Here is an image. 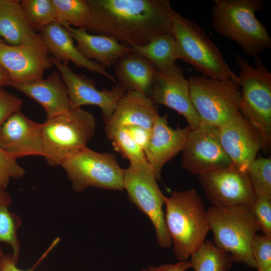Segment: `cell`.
<instances>
[{
    "instance_id": "obj_1",
    "label": "cell",
    "mask_w": 271,
    "mask_h": 271,
    "mask_svg": "<svg viewBox=\"0 0 271 271\" xmlns=\"http://www.w3.org/2000/svg\"><path fill=\"white\" fill-rule=\"evenodd\" d=\"M91 21L85 31L132 47L172 33V8L167 0H87Z\"/></svg>"
},
{
    "instance_id": "obj_2",
    "label": "cell",
    "mask_w": 271,
    "mask_h": 271,
    "mask_svg": "<svg viewBox=\"0 0 271 271\" xmlns=\"http://www.w3.org/2000/svg\"><path fill=\"white\" fill-rule=\"evenodd\" d=\"M165 219L179 261L187 260L203 244L210 230L206 209L195 189L174 191L165 197Z\"/></svg>"
},
{
    "instance_id": "obj_3",
    "label": "cell",
    "mask_w": 271,
    "mask_h": 271,
    "mask_svg": "<svg viewBox=\"0 0 271 271\" xmlns=\"http://www.w3.org/2000/svg\"><path fill=\"white\" fill-rule=\"evenodd\" d=\"M212 25L221 35L237 44L247 55L255 57L271 47V38L255 17L261 0H214Z\"/></svg>"
},
{
    "instance_id": "obj_4",
    "label": "cell",
    "mask_w": 271,
    "mask_h": 271,
    "mask_svg": "<svg viewBox=\"0 0 271 271\" xmlns=\"http://www.w3.org/2000/svg\"><path fill=\"white\" fill-rule=\"evenodd\" d=\"M206 211L214 244L229 253L234 262L256 269L251 245L260 228L251 206H211Z\"/></svg>"
},
{
    "instance_id": "obj_5",
    "label": "cell",
    "mask_w": 271,
    "mask_h": 271,
    "mask_svg": "<svg viewBox=\"0 0 271 271\" xmlns=\"http://www.w3.org/2000/svg\"><path fill=\"white\" fill-rule=\"evenodd\" d=\"M239 68L241 100L240 112L259 133L261 150L269 151L271 146V73L259 55L255 66L235 54Z\"/></svg>"
},
{
    "instance_id": "obj_6",
    "label": "cell",
    "mask_w": 271,
    "mask_h": 271,
    "mask_svg": "<svg viewBox=\"0 0 271 271\" xmlns=\"http://www.w3.org/2000/svg\"><path fill=\"white\" fill-rule=\"evenodd\" d=\"M171 18L172 34L180 49L181 60L191 64L202 75L219 80L232 79L240 85L238 75L202 28L173 9Z\"/></svg>"
},
{
    "instance_id": "obj_7",
    "label": "cell",
    "mask_w": 271,
    "mask_h": 271,
    "mask_svg": "<svg viewBox=\"0 0 271 271\" xmlns=\"http://www.w3.org/2000/svg\"><path fill=\"white\" fill-rule=\"evenodd\" d=\"M96 121L93 114L81 107L47 119L42 123L44 157L55 166L87 147L94 136Z\"/></svg>"
},
{
    "instance_id": "obj_8",
    "label": "cell",
    "mask_w": 271,
    "mask_h": 271,
    "mask_svg": "<svg viewBox=\"0 0 271 271\" xmlns=\"http://www.w3.org/2000/svg\"><path fill=\"white\" fill-rule=\"evenodd\" d=\"M190 97L201 122L218 127L240 112L239 84L203 75L188 78Z\"/></svg>"
},
{
    "instance_id": "obj_9",
    "label": "cell",
    "mask_w": 271,
    "mask_h": 271,
    "mask_svg": "<svg viewBox=\"0 0 271 271\" xmlns=\"http://www.w3.org/2000/svg\"><path fill=\"white\" fill-rule=\"evenodd\" d=\"M157 179L147 160L130 163L127 168L123 169L124 189L129 199L150 218L155 227L158 245L168 248L172 240L163 210L165 196L158 185Z\"/></svg>"
},
{
    "instance_id": "obj_10",
    "label": "cell",
    "mask_w": 271,
    "mask_h": 271,
    "mask_svg": "<svg viewBox=\"0 0 271 271\" xmlns=\"http://www.w3.org/2000/svg\"><path fill=\"white\" fill-rule=\"evenodd\" d=\"M80 193L89 186L111 190L124 189L123 169L114 154L99 153L86 147L61 164Z\"/></svg>"
},
{
    "instance_id": "obj_11",
    "label": "cell",
    "mask_w": 271,
    "mask_h": 271,
    "mask_svg": "<svg viewBox=\"0 0 271 271\" xmlns=\"http://www.w3.org/2000/svg\"><path fill=\"white\" fill-rule=\"evenodd\" d=\"M49 54L41 34L36 32L28 35L18 45L1 43L0 65L10 74V86L43 79L45 71L53 66Z\"/></svg>"
},
{
    "instance_id": "obj_12",
    "label": "cell",
    "mask_w": 271,
    "mask_h": 271,
    "mask_svg": "<svg viewBox=\"0 0 271 271\" xmlns=\"http://www.w3.org/2000/svg\"><path fill=\"white\" fill-rule=\"evenodd\" d=\"M198 179L213 206H251L256 199L246 171L240 170L232 164L226 168L199 175Z\"/></svg>"
},
{
    "instance_id": "obj_13",
    "label": "cell",
    "mask_w": 271,
    "mask_h": 271,
    "mask_svg": "<svg viewBox=\"0 0 271 271\" xmlns=\"http://www.w3.org/2000/svg\"><path fill=\"white\" fill-rule=\"evenodd\" d=\"M182 151V167L193 175L226 168L232 164L221 145L218 127L202 122L191 129Z\"/></svg>"
},
{
    "instance_id": "obj_14",
    "label": "cell",
    "mask_w": 271,
    "mask_h": 271,
    "mask_svg": "<svg viewBox=\"0 0 271 271\" xmlns=\"http://www.w3.org/2000/svg\"><path fill=\"white\" fill-rule=\"evenodd\" d=\"M51 60L67 86L71 109L84 105H94L101 109L103 120L106 123L113 114L119 100L126 92L117 82L111 89L96 88L95 83L85 75H78L68 65L51 56Z\"/></svg>"
},
{
    "instance_id": "obj_15",
    "label": "cell",
    "mask_w": 271,
    "mask_h": 271,
    "mask_svg": "<svg viewBox=\"0 0 271 271\" xmlns=\"http://www.w3.org/2000/svg\"><path fill=\"white\" fill-rule=\"evenodd\" d=\"M149 97L154 104L164 105L183 116L191 129L201 123L191 99L188 79L176 64L157 71Z\"/></svg>"
},
{
    "instance_id": "obj_16",
    "label": "cell",
    "mask_w": 271,
    "mask_h": 271,
    "mask_svg": "<svg viewBox=\"0 0 271 271\" xmlns=\"http://www.w3.org/2000/svg\"><path fill=\"white\" fill-rule=\"evenodd\" d=\"M221 145L232 163L246 171L261 150L259 133L240 112L218 127Z\"/></svg>"
},
{
    "instance_id": "obj_17",
    "label": "cell",
    "mask_w": 271,
    "mask_h": 271,
    "mask_svg": "<svg viewBox=\"0 0 271 271\" xmlns=\"http://www.w3.org/2000/svg\"><path fill=\"white\" fill-rule=\"evenodd\" d=\"M42 123L35 122L19 110L0 126V147L12 157L44 156Z\"/></svg>"
},
{
    "instance_id": "obj_18",
    "label": "cell",
    "mask_w": 271,
    "mask_h": 271,
    "mask_svg": "<svg viewBox=\"0 0 271 271\" xmlns=\"http://www.w3.org/2000/svg\"><path fill=\"white\" fill-rule=\"evenodd\" d=\"M191 129L189 125L172 128L168 124L167 114L157 117L144 153L158 179H160L163 166L183 150Z\"/></svg>"
},
{
    "instance_id": "obj_19",
    "label": "cell",
    "mask_w": 271,
    "mask_h": 271,
    "mask_svg": "<svg viewBox=\"0 0 271 271\" xmlns=\"http://www.w3.org/2000/svg\"><path fill=\"white\" fill-rule=\"evenodd\" d=\"M40 32L49 53L57 61L65 65H68L71 61L77 67L97 73L113 82H117L115 77L109 73L105 67L82 55L74 45L69 31L59 23L50 24Z\"/></svg>"
},
{
    "instance_id": "obj_20",
    "label": "cell",
    "mask_w": 271,
    "mask_h": 271,
    "mask_svg": "<svg viewBox=\"0 0 271 271\" xmlns=\"http://www.w3.org/2000/svg\"><path fill=\"white\" fill-rule=\"evenodd\" d=\"M11 87L40 104L45 110L47 119L71 110L68 89L58 71H53L47 78L40 81Z\"/></svg>"
},
{
    "instance_id": "obj_21",
    "label": "cell",
    "mask_w": 271,
    "mask_h": 271,
    "mask_svg": "<svg viewBox=\"0 0 271 271\" xmlns=\"http://www.w3.org/2000/svg\"><path fill=\"white\" fill-rule=\"evenodd\" d=\"M64 28L69 31L76 42L77 49L84 57L105 68L114 65L120 58L132 51L131 47L111 37L91 34L81 28Z\"/></svg>"
},
{
    "instance_id": "obj_22",
    "label": "cell",
    "mask_w": 271,
    "mask_h": 271,
    "mask_svg": "<svg viewBox=\"0 0 271 271\" xmlns=\"http://www.w3.org/2000/svg\"><path fill=\"white\" fill-rule=\"evenodd\" d=\"M159 115L149 97L137 91H128L119 100L105 128L135 125L152 129Z\"/></svg>"
},
{
    "instance_id": "obj_23",
    "label": "cell",
    "mask_w": 271,
    "mask_h": 271,
    "mask_svg": "<svg viewBox=\"0 0 271 271\" xmlns=\"http://www.w3.org/2000/svg\"><path fill=\"white\" fill-rule=\"evenodd\" d=\"M114 66L117 83L126 92L137 91L149 97L157 70L149 60L131 51Z\"/></svg>"
},
{
    "instance_id": "obj_24",
    "label": "cell",
    "mask_w": 271,
    "mask_h": 271,
    "mask_svg": "<svg viewBox=\"0 0 271 271\" xmlns=\"http://www.w3.org/2000/svg\"><path fill=\"white\" fill-rule=\"evenodd\" d=\"M36 30L26 17L21 1L0 0V36L10 45L21 44Z\"/></svg>"
},
{
    "instance_id": "obj_25",
    "label": "cell",
    "mask_w": 271,
    "mask_h": 271,
    "mask_svg": "<svg viewBox=\"0 0 271 271\" xmlns=\"http://www.w3.org/2000/svg\"><path fill=\"white\" fill-rule=\"evenodd\" d=\"M131 48L132 52L149 60L157 71L166 69L181 60L180 49L172 33L159 35L144 46Z\"/></svg>"
},
{
    "instance_id": "obj_26",
    "label": "cell",
    "mask_w": 271,
    "mask_h": 271,
    "mask_svg": "<svg viewBox=\"0 0 271 271\" xmlns=\"http://www.w3.org/2000/svg\"><path fill=\"white\" fill-rule=\"evenodd\" d=\"M190 257L191 268L194 271H229L234 262L229 253L210 240H205Z\"/></svg>"
},
{
    "instance_id": "obj_27",
    "label": "cell",
    "mask_w": 271,
    "mask_h": 271,
    "mask_svg": "<svg viewBox=\"0 0 271 271\" xmlns=\"http://www.w3.org/2000/svg\"><path fill=\"white\" fill-rule=\"evenodd\" d=\"M12 203L11 197L6 190H0V256L4 254L1 244L5 242L13 249V255L18 262L20 243L17 231L21 225V219L16 214L9 210Z\"/></svg>"
},
{
    "instance_id": "obj_28",
    "label": "cell",
    "mask_w": 271,
    "mask_h": 271,
    "mask_svg": "<svg viewBox=\"0 0 271 271\" xmlns=\"http://www.w3.org/2000/svg\"><path fill=\"white\" fill-rule=\"evenodd\" d=\"M57 13V22L64 27L75 26L86 30L91 19V10L87 0H53Z\"/></svg>"
},
{
    "instance_id": "obj_29",
    "label": "cell",
    "mask_w": 271,
    "mask_h": 271,
    "mask_svg": "<svg viewBox=\"0 0 271 271\" xmlns=\"http://www.w3.org/2000/svg\"><path fill=\"white\" fill-rule=\"evenodd\" d=\"M21 5L28 20L36 31L57 22L53 0H23Z\"/></svg>"
},
{
    "instance_id": "obj_30",
    "label": "cell",
    "mask_w": 271,
    "mask_h": 271,
    "mask_svg": "<svg viewBox=\"0 0 271 271\" xmlns=\"http://www.w3.org/2000/svg\"><path fill=\"white\" fill-rule=\"evenodd\" d=\"M107 138L112 141L115 150L130 163L147 160L144 151L136 143L124 126L105 128Z\"/></svg>"
},
{
    "instance_id": "obj_31",
    "label": "cell",
    "mask_w": 271,
    "mask_h": 271,
    "mask_svg": "<svg viewBox=\"0 0 271 271\" xmlns=\"http://www.w3.org/2000/svg\"><path fill=\"white\" fill-rule=\"evenodd\" d=\"M256 197H271V157L255 159L246 170Z\"/></svg>"
},
{
    "instance_id": "obj_32",
    "label": "cell",
    "mask_w": 271,
    "mask_h": 271,
    "mask_svg": "<svg viewBox=\"0 0 271 271\" xmlns=\"http://www.w3.org/2000/svg\"><path fill=\"white\" fill-rule=\"evenodd\" d=\"M251 251L258 271H271V236L256 234Z\"/></svg>"
},
{
    "instance_id": "obj_33",
    "label": "cell",
    "mask_w": 271,
    "mask_h": 271,
    "mask_svg": "<svg viewBox=\"0 0 271 271\" xmlns=\"http://www.w3.org/2000/svg\"><path fill=\"white\" fill-rule=\"evenodd\" d=\"M12 157L0 147V190H6L11 178L22 177L25 170Z\"/></svg>"
},
{
    "instance_id": "obj_34",
    "label": "cell",
    "mask_w": 271,
    "mask_h": 271,
    "mask_svg": "<svg viewBox=\"0 0 271 271\" xmlns=\"http://www.w3.org/2000/svg\"><path fill=\"white\" fill-rule=\"evenodd\" d=\"M251 208L262 234L271 236V197H257Z\"/></svg>"
},
{
    "instance_id": "obj_35",
    "label": "cell",
    "mask_w": 271,
    "mask_h": 271,
    "mask_svg": "<svg viewBox=\"0 0 271 271\" xmlns=\"http://www.w3.org/2000/svg\"><path fill=\"white\" fill-rule=\"evenodd\" d=\"M23 100L0 86V126L13 113L20 110Z\"/></svg>"
},
{
    "instance_id": "obj_36",
    "label": "cell",
    "mask_w": 271,
    "mask_h": 271,
    "mask_svg": "<svg viewBox=\"0 0 271 271\" xmlns=\"http://www.w3.org/2000/svg\"><path fill=\"white\" fill-rule=\"evenodd\" d=\"M124 126L136 143L144 152L149 143L152 129H146L135 125H128Z\"/></svg>"
},
{
    "instance_id": "obj_37",
    "label": "cell",
    "mask_w": 271,
    "mask_h": 271,
    "mask_svg": "<svg viewBox=\"0 0 271 271\" xmlns=\"http://www.w3.org/2000/svg\"><path fill=\"white\" fill-rule=\"evenodd\" d=\"M49 252V251L47 250L31 268L27 270L21 269L17 266L18 262L15 259L12 254H4L0 256V271H34Z\"/></svg>"
},
{
    "instance_id": "obj_38",
    "label": "cell",
    "mask_w": 271,
    "mask_h": 271,
    "mask_svg": "<svg viewBox=\"0 0 271 271\" xmlns=\"http://www.w3.org/2000/svg\"><path fill=\"white\" fill-rule=\"evenodd\" d=\"M190 268V261L185 260L179 261L175 264H165L156 267L149 266L147 268H142V271H186Z\"/></svg>"
},
{
    "instance_id": "obj_39",
    "label": "cell",
    "mask_w": 271,
    "mask_h": 271,
    "mask_svg": "<svg viewBox=\"0 0 271 271\" xmlns=\"http://www.w3.org/2000/svg\"><path fill=\"white\" fill-rule=\"evenodd\" d=\"M12 79L8 71L0 65V86L10 85Z\"/></svg>"
},
{
    "instance_id": "obj_40",
    "label": "cell",
    "mask_w": 271,
    "mask_h": 271,
    "mask_svg": "<svg viewBox=\"0 0 271 271\" xmlns=\"http://www.w3.org/2000/svg\"><path fill=\"white\" fill-rule=\"evenodd\" d=\"M4 43V41H3V40L0 38V43Z\"/></svg>"
}]
</instances>
